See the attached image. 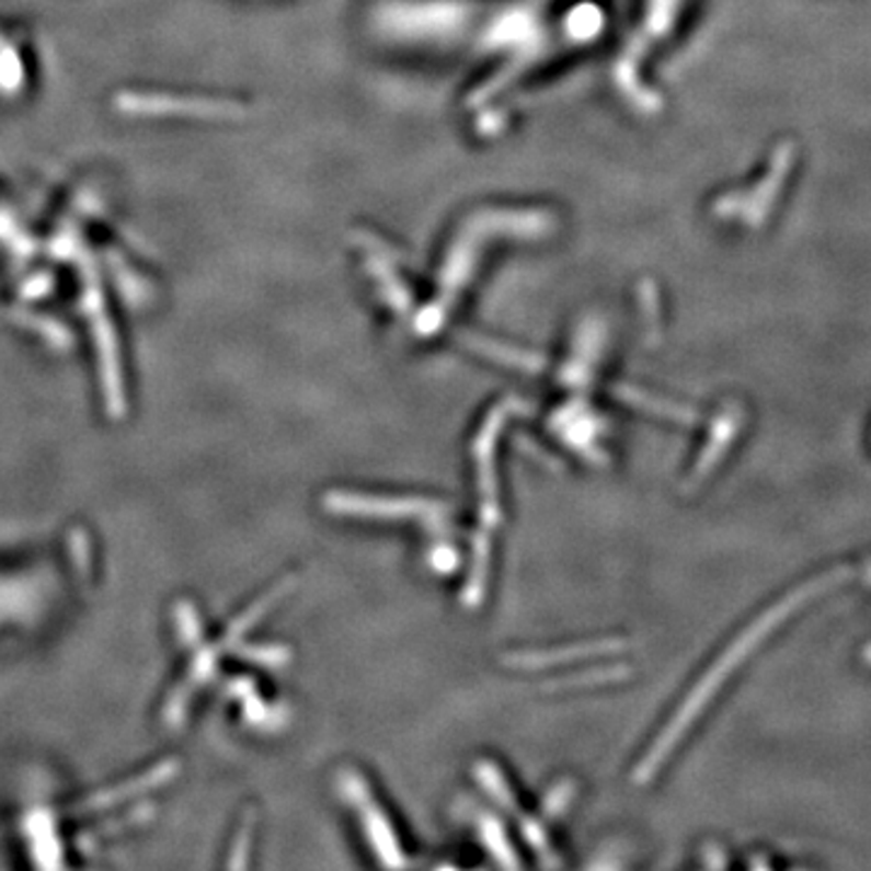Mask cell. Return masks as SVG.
Segmentation results:
<instances>
[{
  "label": "cell",
  "mask_w": 871,
  "mask_h": 871,
  "mask_svg": "<svg viewBox=\"0 0 871 871\" xmlns=\"http://www.w3.org/2000/svg\"><path fill=\"white\" fill-rule=\"evenodd\" d=\"M240 654L248 656V661H254V664L266 668H282L288 664V649L284 646H252V649H240Z\"/></svg>",
  "instance_id": "obj_6"
},
{
  "label": "cell",
  "mask_w": 871,
  "mask_h": 871,
  "mask_svg": "<svg viewBox=\"0 0 871 871\" xmlns=\"http://www.w3.org/2000/svg\"><path fill=\"white\" fill-rule=\"evenodd\" d=\"M340 789L344 799L352 804L358 813V821L366 830V838L374 847L378 859L386 867H404L406 859L402 855V847L398 835H394L386 811L380 809L374 792H370L364 777L354 770H342L340 775Z\"/></svg>",
  "instance_id": "obj_2"
},
{
  "label": "cell",
  "mask_w": 871,
  "mask_h": 871,
  "mask_svg": "<svg viewBox=\"0 0 871 871\" xmlns=\"http://www.w3.org/2000/svg\"><path fill=\"white\" fill-rule=\"evenodd\" d=\"M250 838H252L250 826H245V828H242V833H240V840H238V847H236V855H245L248 845H250Z\"/></svg>",
  "instance_id": "obj_8"
},
{
  "label": "cell",
  "mask_w": 871,
  "mask_h": 871,
  "mask_svg": "<svg viewBox=\"0 0 871 871\" xmlns=\"http://www.w3.org/2000/svg\"><path fill=\"white\" fill-rule=\"evenodd\" d=\"M480 830H482L484 845L490 847L492 855L498 859V862L506 864V867H518V859L514 857V847H511L502 826H498V823L492 816H484L480 821Z\"/></svg>",
  "instance_id": "obj_4"
},
{
  "label": "cell",
  "mask_w": 871,
  "mask_h": 871,
  "mask_svg": "<svg viewBox=\"0 0 871 871\" xmlns=\"http://www.w3.org/2000/svg\"><path fill=\"white\" fill-rule=\"evenodd\" d=\"M508 414V406H498L490 414V420L482 426L474 444V460H478V474H480V490H482V504H480V528L474 532L472 545V566H470V581L465 586L462 600L468 606H478L484 586H486V566H490V532L498 523V504H496V472H494V448L498 432Z\"/></svg>",
  "instance_id": "obj_1"
},
{
  "label": "cell",
  "mask_w": 871,
  "mask_h": 871,
  "mask_svg": "<svg viewBox=\"0 0 871 871\" xmlns=\"http://www.w3.org/2000/svg\"><path fill=\"white\" fill-rule=\"evenodd\" d=\"M569 796H572V787L569 784H564V787L560 784L557 789H552L548 801H545V813H548V816H557V813H562V806Z\"/></svg>",
  "instance_id": "obj_7"
},
{
  "label": "cell",
  "mask_w": 871,
  "mask_h": 871,
  "mask_svg": "<svg viewBox=\"0 0 871 871\" xmlns=\"http://www.w3.org/2000/svg\"><path fill=\"white\" fill-rule=\"evenodd\" d=\"M324 508L340 516L362 518H416V520H444L448 506L432 498H402V496H368L330 492L324 494Z\"/></svg>",
  "instance_id": "obj_3"
},
{
  "label": "cell",
  "mask_w": 871,
  "mask_h": 871,
  "mask_svg": "<svg viewBox=\"0 0 871 871\" xmlns=\"http://www.w3.org/2000/svg\"><path fill=\"white\" fill-rule=\"evenodd\" d=\"M474 772H478V780H480L486 789H490L492 796H496L498 804H504L506 809H516L514 792H511V787L506 784L504 775L498 772L496 765H492V763H478V768H474Z\"/></svg>",
  "instance_id": "obj_5"
}]
</instances>
